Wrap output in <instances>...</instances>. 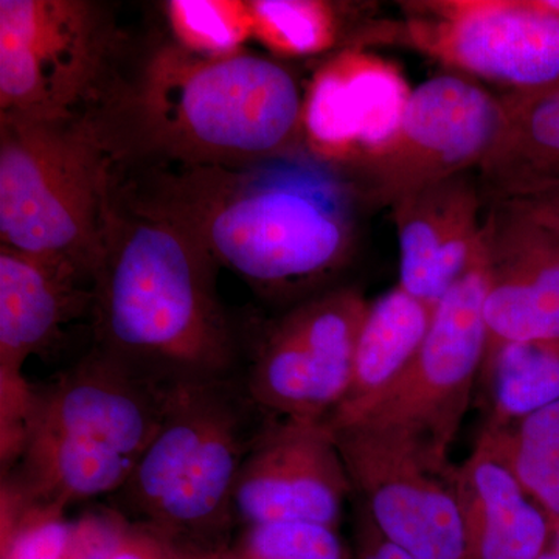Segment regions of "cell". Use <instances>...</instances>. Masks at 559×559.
Masks as SVG:
<instances>
[{
	"label": "cell",
	"mask_w": 559,
	"mask_h": 559,
	"mask_svg": "<svg viewBox=\"0 0 559 559\" xmlns=\"http://www.w3.org/2000/svg\"><path fill=\"white\" fill-rule=\"evenodd\" d=\"M485 202H496L521 213L525 218L549 231L559 242V186L511 191V193L489 198Z\"/></svg>",
	"instance_id": "obj_27"
},
{
	"label": "cell",
	"mask_w": 559,
	"mask_h": 559,
	"mask_svg": "<svg viewBox=\"0 0 559 559\" xmlns=\"http://www.w3.org/2000/svg\"><path fill=\"white\" fill-rule=\"evenodd\" d=\"M359 518L356 559H411L404 551L382 538L366 511H360Z\"/></svg>",
	"instance_id": "obj_29"
},
{
	"label": "cell",
	"mask_w": 559,
	"mask_h": 559,
	"mask_svg": "<svg viewBox=\"0 0 559 559\" xmlns=\"http://www.w3.org/2000/svg\"><path fill=\"white\" fill-rule=\"evenodd\" d=\"M117 162L90 117L0 114V246L94 286Z\"/></svg>",
	"instance_id": "obj_6"
},
{
	"label": "cell",
	"mask_w": 559,
	"mask_h": 559,
	"mask_svg": "<svg viewBox=\"0 0 559 559\" xmlns=\"http://www.w3.org/2000/svg\"><path fill=\"white\" fill-rule=\"evenodd\" d=\"M480 377L491 390L488 429H509L559 400V341L506 345Z\"/></svg>",
	"instance_id": "obj_21"
},
{
	"label": "cell",
	"mask_w": 559,
	"mask_h": 559,
	"mask_svg": "<svg viewBox=\"0 0 559 559\" xmlns=\"http://www.w3.org/2000/svg\"><path fill=\"white\" fill-rule=\"evenodd\" d=\"M412 90L393 62L349 46L311 76L301 100V150L341 171L399 128Z\"/></svg>",
	"instance_id": "obj_14"
},
{
	"label": "cell",
	"mask_w": 559,
	"mask_h": 559,
	"mask_svg": "<svg viewBox=\"0 0 559 559\" xmlns=\"http://www.w3.org/2000/svg\"><path fill=\"white\" fill-rule=\"evenodd\" d=\"M70 559H83L80 557L79 551L75 550V546H73L72 557Z\"/></svg>",
	"instance_id": "obj_32"
},
{
	"label": "cell",
	"mask_w": 559,
	"mask_h": 559,
	"mask_svg": "<svg viewBox=\"0 0 559 559\" xmlns=\"http://www.w3.org/2000/svg\"><path fill=\"white\" fill-rule=\"evenodd\" d=\"M550 525L549 546L539 559H559V521H550Z\"/></svg>",
	"instance_id": "obj_31"
},
{
	"label": "cell",
	"mask_w": 559,
	"mask_h": 559,
	"mask_svg": "<svg viewBox=\"0 0 559 559\" xmlns=\"http://www.w3.org/2000/svg\"><path fill=\"white\" fill-rule=\"evenodd\" d=\"M272 418L235 374L175 385L159 430L114 495L117 511L168 546L229 549L238 476Z\"/></svg>",
	"instance_id": "obj_5"
},
{
	"label": "cell",
	"mask_w": 559,
	"mask_h": 559,
	"mask_svg": "<svg viewBox=\"0 0 559 559\" xmlns=\"http://www.w3.org/2000/svg\"><path fill=\"white\" fill-rule=\"evenodd\" d=\"M168 549H170L173 558L175 559H238L229 549H180V547L171 546H168Z\"/></svg>",
	"instance_id": "obj_30"
},
{
	"label": "cell",
	"mask_w": 559,
	"mask_h": 559,
	"mask_svg": "<svg viewBox=\"0 0 559 559\" xmlns=\"http://www.w3.org/2000/svg\"><path fill=\"white\" fill-rule=\"evenodd\" d=\"M117 175L121 194L171 221L264 294L330 274L355 242L359 202L337 173L304 150L255 164L150 165Z\"/></svg>",
	"instance_id": "obj_1"
},
{
	"label": "cell",
	"mask_w": 559,
	"mask_h": 559,
	"mask_svg": "<svg viewBox=\"0 0 559 559\" xmlns=\"http://www.w3.org/2000/svg\"><path fill=\"white\" fill-rule=\"evenodd\" d=\"M94 286L75 272L0 246V381H24V364L92 311Z\"/></svg>",
	"instance_id": "obj_17"
},
{
	"label": "cell",
	"mask_w": 559,
	"mask_h": 559,
	"mask_svg": "<svg viewBox=\"0 0 559 559\" xmlns=\"http://www.w3.org/2000/svg\"><path fill=\"white\" fill-rule=\"evenodd\" d=\"M218 264L171 221L114 189L94 277L95 347L167 385L235 374L238 344Z\"/></svg>",
	"instance_id": "obj_3"
},
{
	"label": "cell",
	"mask_w": 559,
	"mask_h": 559,
	"mask_svg": "<svg viewBox=\"0 0 559 559\" xmlns=\"http://www.w3.org/2000/svg\"><path fill=\"white\" fill-rule=\"evenodd\" d=\"M173 389L94 345L35 388L24 451L2 489L24 507L62 511L117 495L159 430Z\"/></svg>",
	"instance_id": "obj_4"
},
{
	"label": "cell",
	"mask_w": 559,
	"mask_h": 559,
	"mask_svg": "<svg viewBox=\"0 0 559 559\" xmlns=\"http://www.w3.org/2000/svg\"><path fill=\"white\" fill-rule=\"evenodd\" d=\"M333 432L352 487L382 538L411 559H469L454 468L362 426Z\"/></svg>",
	"instance_id": "obj_12"
},
{
	"label": "cell",
	"mask_w": 559,
	"mask_h": 559,
	"mask_svg": "<svg viewBox=\"0 0 559 559\" xmlns=\"http://www.w3.org/2000/svg\"><path fill=\"white\" fill-rule=\"evenodd\" d=\"M229 550L238 559H352L336 527L310 521L241 525Z\"/></svg>",
	"instance_id": "obj_25"
},
{
	"label": "cell",
	"mask_w": 559,
	"mask_h": 559,
	"mask_svg": "<svg viewBox=\"0 0 559 559\" xmlns=\"http://www.w3.org/2000/svg\"><path fill=\"white\" fill-rule=\"evenodd\" d=\"M406 10L404 22L360 32L356 46L404 44L509 94L559 86V0H432Z\"/></svg>",
	"instance_id": "obj_8"
},
{
	"label": "cell",
	"mask_w": 559,
	"mask_h": 559,
	"mask_svg": "<svg viewBox=\"0 0 559 559\" xmlns=\"http://www.w3.org/2000/svg\"><path fill=\"white\" fill-rule=\"evenodd\" d=\"M500 98L506 121L491 153L477 168L485 200L559 186V86Z\"/></svg>",
	"instance_id": "obj_20"
},
{
	"label": "cell",
	"mask_w": 559,
	"mask_h": 559,
	"mask_svg": "<svg viewBox=\"0 0 559 559\" xmlns=\"http://www.w3.org/2000/svg\"><path fill=\"white\" fill-rule=\"evenodd\" d=\"M0 559H70L76 522L66 511L24 507L2 489Z\"/></svg>",
	"instance_id": "obj_26"
},
{
	"label": "cell",
	"mask_w": 559,
	"mask_h": 559,
	"mask_svg": "<svg viewBox=\"0 0 559 559\" xmlns=\"http://www.w3.org/2000/svg\"><path fill=\"white\" fill-rule=\"evenodd\" d=\"M469 559H539L549 546V516L528 498L513 473L477 443L455 469Z\"/></svg>",
	"instance_id": "obj_18"
},
{
	"label": "cell",
	"mask_w": 559,
	"mask_h": 559,
	"mask_svg": "<svg viewBox=\"0 0 559 559\" xmlns=\"http://www.w3.org/2000/svg\"><path fill=\"white\" fill-rule=\"evenodd\" d=\"M479 443L513 473L550 521H559V400L509 429H485Z\"/></svg>",
	"instance_id": "obj_22"
},
{
	"label": "cell",
	"mask_w": 559,
	"mask_h": 559,
	"mask_svg": "<svg viewBox=\"0 0 559 559\" xmlns=\"http://www.w3.org/2000/svg\"><path fill=\"white\" fill-rule=\"evenodd\" d=\"M301 100L277 60L249 50L210 60L170 40L87 117L117 164L237 167L301 150Z\"/></svg>",
	"instance_id": "obj_2"
},
{
	"label": "cell",
	"mask_w": 559,
	"mask_h": 559,
	"mask_svg": "<svg viewBox=\"0 0 559 559\" xmlns=\"http://www.w3.org/2000/svg\"><path fill=\"white\" fill-rule=\"evenodd\" d=\"M164 10L173 43L197 57H234L253 38L249 0H170Z\"/></svg>",
	"instance_id": "obj_24"
},
{
	"label": "cell",
	"mask_w": 559,
	"mask_h": 559,
	"mask_svg": "<svg viewBox=\"0 0 559 559\" xmlns=\"http://www.w3.org/2000/svg\"><path fill=\"white\" fill-rule=\"evenodd\" d=\"M503 121L502 98L462 73H444L412 91L395 132L337 175L359 205L393 209L419 191L477 170Z\"/></svg>",
	"instance_id": "obj_9"
},
{
	"label": "cell",
	"mask_w": 559,
	"mask_h": 559,
	"mask_svg": "<svg viewBox=\"0 0 559 559\" xmlns=\"http://www.w3.org/2000/svg\"><path fill=\"white\" fill-rule=\"evenodd\" d=\"M433 308L401 288L370 304L360 330L347 395L326 425L344 428L392 388L417 355Z\"/></svg>",
	"instance_id": "obj_19"
},
{
	"label": "cell",
	"mask_w": 559,
	"mask_h": 559,
	"mask_svg": "<svg viewBox=\"0 0 559 559\" xmlns=\"http://www.w3.org/2000/svg\"><path fill=\"white\" fill-rule=\"evenodd\" d=\"M114 47L102 7L84 0L0 2V114L87 116L100 100Z\"/></svg>",
	"instance_id": "obj_10"
},
{
	"label": "cell",
	"mask_w": 559,
	"mask_h": 559,
	"mask_svg": "<svg viewBox=\"0 0 559 559\" xmlns=\"http://www.w3.org/2000/svg\"><path fill=\"white\" fill-rule=\"evenodd\" d=\"M487 289V249L481 237L476 259L437 305L425 341L409 367L348 426L395 437L433 465L450 466L448 452L484 366Z\"/></svg>",
	"instance_id": "obj_7"
},
{
	"label": "cell",
	"mask_w": 559,
	"mask_h": 559,
	"mask_svg": "<svg viewBox=\"0 0 559 559\" xmlns=\"http://www.w3.org/2000/svg\"><path fill=\"white\" fill-rule=\"evenodd\" d=\"M110 559H175L167 544L148 528L128 522Z\"/></svg>",
	"instance_id": "obj_28"
},
{
	"label": "cell",
	"mask_w": 559,
	"mask_h": 559,
	"mask_svg": "<svg viewBox=\"0 0 559 559\" xmlns=\"http://www.w3.org/2000/svg\"><path fill=\"white\" fill-rule=\"evenodd\" d=\"M253 39L278 58L318 57L341 43L340 7L323 0H249Z\"/></svg>",
	"instance_id": "obj_23"
},
{
	"label": "cell",
	"mask_w": 559,
	"mask_h": 559,
	"mask_svg": "<svg viewBox=\"0 0 559 559\" xmlns=\"http://www.w3.org/2000/svg\"><path fill=\"white\" fill-rule=\"evenodd\" d=\"M485 198L477 170L419 191L392 209L400 242V286L436 310L476 259Z\"/></svg>",
	"instance_id": "obj_16"
},
{
	"label": "cell",
	"mask_w": 559,
	"mask_h": 559,
	"mask_svg": "<svg viewBox=\"0 0 559 559\" xmlns=\"http://www.w3.org/2000/svg\"><path fill=\"white\" fill-rule=\"evenodd\" d=\"M484 240L487 366L506 345L559 341V242L538 224L496 202H485Z\"/></svg>",
	"instance_id": "obj_15"
},
{
	"label": "cell",
	"mask_w": 559,
	"mask_h": 559,
	"mask_svg": "<svg viewBox=\"0 0 559 559\" xmlns=\"http://www.w3.org/2000/svg\"><path fill=\"white\" fill-rule=\"evenodd\" d=\"M352 480L326 423L272 418L242 463L234 495L238 527L310 521L340 528Z\"/></svg>",
	"instance_id": "obj_13"
},
{
	"label": "cell",
	"mask_w": 559,
	"mask_h": 559,
	"mask_svg": "<svg viewBox=\"0 0 559 559\" xmlns=\"http://www.w3.org/2000/svg\"><path fill=\"white\" fill-rule=\"evenodd\" d=\"M369 307L358 290L341 288L283 316L242 377L250 400L272 417L329 421L347 395Z\"/></svg>",
	"instance_id": "obj_11"
}]
</instances>
